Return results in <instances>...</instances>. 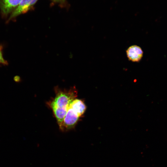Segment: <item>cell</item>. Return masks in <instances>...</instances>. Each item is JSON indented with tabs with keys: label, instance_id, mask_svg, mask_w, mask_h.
Segmentation results:
<instances>
[{
	"label": "cell",
	"instance_id": "obj_1",
	"mask_svg": "<svg viewBox=\"0 0 167 167\" xmlns=\"http://www.w3.org/2000/svg\"><path fill=\"white\" fill-rule=\"evenodd\" d=\"M55 96L47 102L52 110L59 126L61 124L70 103L77 96V91L74 86L69 89L55 88Z\"/></svg>",
	"mask_w": 167,
	"mask_h": 167
},
{
	"label": "cell",
	"instance_id": "obj_2",
	"mask_svg": "<svg viewBox=\"0 0 167 167\" xmlns=\"http://www.w3.org/2000/svg\"><path fill=\"white\" fill-rule=\"evenodd\" d=\"M86 106L82 100L76 98L70 103L61 124L60 130L66 132L73 129L84 114Z\"/></svg>",
	"mask_w": 167,
	"mask_h": 167
},
{
	"label": "cell",
	"instance_id": "obj_3",
	"mask_svg": "<svg viewBox=\"0 0 167 167\" xmlns=\"http://www.w3.org/2000/svg\"><path fill=\"white\" fill-rule=\"evenodd\" d=\"M38 0H22L17 8L11 13L8 21L31 9Z\"/></svg>",
	"mask_w": 167,
	"mask_h": 167
},
{
	"label": "cell",
	"instance_id": "obj_4",
	"mask_svg": "<svg viewBox=\"0 0 167 167\" xmlns=\"http://www.w3.org/2000/svg\"><path fill=\"white\" fill-rule=\"evenodd\" d=\"M22 0H0V9L2 16H7L18 6Z\"/></svg>",
	"mask_w": 167,
	"mask_h": 167
},
{
	"label": "cell",
	"instance_id": "obj_5",
	"mask_svg": "<svg viewBox=\"0 0 167 167\" xmlns=\"http://www.w3.org/2000/svg\"><path fill=\"white\" fill-rule=\"evenodd\" d=\"M128 60L133 62H139L143 56V52L141 48L136 45H132L126 50Z\"/></svg>",
	"mask_w": 167,
	"mask_h": 167
},
{
	"label": "cell",
	"instance_id": "obj_6",
	"mask_svg": "<svg viewBox=\"0 0 167 167\" xmlns=\"http://www.w3.org/2000/svg\"><path fill=\"white\" fill-rule=\"evenodd\" d=\"M2 47L0 46V63H1L4 65H7V62L5 60L3 57L2 52Z\"/></svg>",
	"mask_w": 167,
	"mask_h": 167
},
{
	"label": "cell",
	"instance_id": "obj_7",
	"mask_svg": "<svg viewBox=\"0 0 167 167\" xmlns=\"http://www.w3.org/2000/svg\"><path fill=\"white\" fill-rule=\"evenodd\" d=\"M52 0L54 1V2H60L62 1V0Z\"/></svg>",
	"mask_w": 167,
	"mask_h": 167
},
{
	"label": "cell",
	"instance_id": "obj_8",
	"mask_svg": "<svg viewBox=\"0 0 167 167\" xmlns=\"http://www.w3.org/2000/svg\"><path fill=\"white\" fill-rule=\"evenodd\" d=\"M65 0H62V2H64Z\"/></svg>",
	"mask_w": 167,
	"mask_h": 167
},
{
	"label": "cell",
	"instance_id": "obj_9",
	"mask_svg": "<svg viewBox=\"0 0 167 167\" xmlns=\"http://www.w3.org/2000/svg\"></svg>",
	"mask_w": 167,
	"mask_h": 167
}]
</instances>
